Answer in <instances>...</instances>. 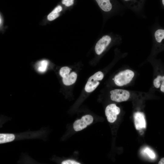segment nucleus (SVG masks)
Returning a JSON list of instances; mask_svg holds the SVG:
<instances>
[{
    "label": "nucleus",
    "mask_w": 164,
    "mask_h": 164,
    "mask_svg": "<svg viewBox=\"0 0 164 164\" xmlns=\"http://www.w3.org/2000/svg\"><path fill=\"white\" fill-rule=\"evenodd\" d=\"M111 100L118 102L127 101L129 98L130 93L127 90L122 89H115L110 91Z\"/></svg>",
    "instance_id": "4"
},
{
    "label": "nucleus",
    "mask_w": 164,
    "mask_h": 164,
    "mask_svg": "<svg viewBox=\"0 0 164 164\" xmlns=\"http://www.w3.org/2000/svg\"><path fill=\"white\" fill-rule=\"evenodd\" d=\"M62 10V8L60 5H58L48 15L47 18L48 20L52 21L54 20L60 15V13Z\"/></svg>",
    "instance_id": "11"
},
{
    "label": "nucleus",
    "mask_w": 164,
    "mask_h": 164,
    "mask_svg": "<svg viewBox=\"0 0 164 164\" xmlns=\"http://www.w3.org/2000/svg\"><path fill=\"white\" fill-rule=\"evenodd\" d=\"M134 123L136 129L140 130L146 128V122L144 114L141 112L135 113L134 115Z\"/></svg>",
    "instance_id": "8"
},
{
    "label": "nucleus",
    "mask_w": 164,
    "mask_h": 164,
    "mask_svg": "<svg viewBox=\"0 0 164 164\" xmlns=\"http://www.w3.org/2000/svg\"><path fill=\"white\" fill-rule=\"evenodd\" d=\"M162 0V4L164 6V0Z\"/></svg>",
    "instance_id": "22"
},
{
    "label": "nucleus",
    "mask_w": 164,
    "mask_h": 164,
    "mask_svg": "<svg viewBox=\"0 0 164 164\" xmlns=\"http://www.w3.org/2000/svg\"><path fill=\"white\" fill-rule=\"evenodd\" d=\"M153 41H158L164 39V29H158L152 32Z\"/></svg>",
    "instance_id": "13"
},
{
    "label": "nucleus",
    "mask_w": 164,
    "mask_h": 164,
    "mask_svg": "<svg viewBox=\"0 0 164 164\" xmlns=\"http://www.w3.org/2000/svg\"><path fill=\"white\" fill-rule=\"evenodd\" d=\"M145 153L147 154L149 157L153 159L155 157V155L153 151L148 148H146L144 150Z\"/></svg>",
    "instance_id": "16"
},
{
    "label": "nucleus",
    "mask_w": 164,
    "mask_h": 164,
    "mask_svg": "<svg viewBox=\"0 0 164 164\" xmlns=\"http://www.w3.org/2000/svg\"><path fill=\"white\" fill-rule=\"evenodd\" d=\"M159 164H164V158H162L158 163Z\"/></svg>",
    "instance_id": "19"
},
{
    "label": "nucleus",
    "mask_w": 164,
    "mask_h": 164,
    "mask_svg": "<svg viewBox=\"0 0 164 164\" xmlns=\"http://www.w3.org/2000/svg\"><path fill=\"white\" fill-rule=\"evenodd\" d=\"M71 69L67 66L62 67L59 70V74L62 78H64L68 75L71 72Z\"/></svg>",
    "instance_id": "15"
},
{
    "label": "nucleus",
    "mask_w": 164,
    "mask_h": 164,
    "mask_svg": "<svg viewBox=\"0 0 164 164\" xmlns=\"http://www.w3.org/2000/svg\"><path fill=\"white\" fill-rule=\"evenodd\" d=\"M135 0H124V1H126V2H134V1Z\"/></svg>",
    "instance_id": "21"
},
{
    "label": "nucleus",
    "mask_w": 164,
    "mask_h": 164,
    "mask_svg": "<svg viewBox=\"0 0 164 164\" xmlns=\"http://www.w3.org/2000/svg\"><path fill=\"white\" fill-rule=\"evenodd\" d=\"M93 121V118L92 116L89 114L85 115L83 116L81 119L75 121L73 124L74 129L76 131H81L91 124Z\"/></svg>",
    "instance_id": "5"
},
{
    "label": "nucleus",
    "mask_w": 164,
    "mask_h": 164,
    "mask_svg": "<svg viewBox=\"0 0 164 164\" xmlns=\"http://www.w3.org/2000/svg\"><path fill=\"white\" fill-rule=\"evenodd\" d=\"M121 38L119 35L111 34L103 36L95 44L94 50L96 53L98 55H101L113 42L121 40Z\"/></svg>",
    "instance_id": "1"
},
{
    "label": "nucleus",
    "mask_w": 164,
    "mask_h": 164,
    "mask_svg": "<svg viewBox=\"0 0 164 164\" xmlns=\"http://www.w3.org/2000/svg\"><path fill=\"white\" fill-rule=\"evenodd\" d=\"M153 85L155 88L164 93V75H158L153 80Z\"/></svg>",
    "instance_id": "9"
},
{
    "label": "nucleus",
    "mask_w": 164,
    "mask_h": 164,
    "mask_svg": "<svg viewBox=\"0 0 164 164\" xmlns=\"http://www.w3.org/2000/svg\"><path fill=\"white\" fill-rule=\"evenodd\" d=\"M15 138L13 134H0V143L2 144L9 142L13 141Z\"/></svg>",
    "instance_id": "14"
},
{
    "label": "nucleus",
    "mask_w": 164,
    "mask_h": 164,
    "mask_svg": "<svg viewBox=\"0 0 164 164\" xmlns=\"http://www.w3.org/2000/svg\"><path fill=\"white\" fill-rule=\"evenodd\" d=\"M49 64L48 61L43 60L39 61L36 65L38 71L40 73L45 72L47 70Z\"/></svg>",
    "instance_id": "12"
},
{
    "label": "nucleus",
    "mask_w": 164,
    "mask_h": 164,
    "mask_svg": "<svg viewBox=\"0 0 164 164\" xmlns=\"http://www.w3.org/2000/svg\"><path fill=\"white\" fill-rule=\"evenodd\" d=\"M104 77L103 73L101 71H98L91 76L85 85V91L87 93H91L94 91L99 85Z\"/></svg>",
    "instance_id": "3"
},
{
    "label": "nucleus",
    "mask_w": 164,
    "mask_h": 164,
    "mask_svg": "<svg viewBox=\"0 0 164 164\" xmlns=\"http://www.w3.org/2000/svg\"><path fill=\"white\" fill-rule=\"evenodd\" d=\"M135 75L134 72L130 70H123L114 77V81L116 85L122 86L127 84L132 80Z\"/></svg>",
    "instance_id": "2"
},
{
    "label": "nucleus",
    "mask_w": 164,
    "mask_h": 164,
    "mask_svg": "<svg viewBox=\"0 0 164 164\" xmlns=\"http://www.w3.org/2000/svg\"><path fill=\"white\" fill-rule=\"evenodd\" d=\"M120 111V108L115 104H112L108 105L105 110V114L108 121L110 123L115 121Z\"/></svg>",
    "instance_id": "6"
},
{
    "label": "nucleus",
    "mask_w": 164,
    "mask_h": 164,
    "mask_svg": "<svg viewBox=\"0 0 164 164\" xmlns=\"http://www.w3.org/2000/svg\"><path fill=\"white\" fill-rule=\"evenodd\" d=\"M77 77V74L75 72H71L66 77L62 78L63 83L65 85L67 86L71 85L75 82Z\"/></svg>",
    "instance_id": "10"
},
{
    "label": "nucleus",
    "mask_w": 164,
    "mask_h": 164,
    "mask_svg": "<svg viewBox=\"0 0 164 164\" xmlns=\"http://www.w3.org/2000/svg\"><path fill=\"white\" fill-rule=\"evenodd\" d=\"M100 8L106 16L114 15L113 8L110 0H95Z\"/></svg>",
    "instance_id": "7"
},
{
    "label": "nucleus",
    "mask_w": 164,
    "mask_h": 164,
    "mask_svg": "<svg viewBox=\"0 0 164 164\" xmlns=\"http://www.w3.org/2000/svg\"><path fill=\"white\" fill-rule=\"evenodd\" d=\"M2 17H1V16H0V25L1 26V25L2 24Z\"/></svg>",
    "instance_id": "20"
},
{
    "label": "nucleus",
    "mask_w": 164,
    "mask_h": 164,
    "mask_svg": "<svg viewBox=\"0 0 164 164\" xmlns=\"http://www.w3.org/2000/svg\"><path fill=\"white\" fill-rule=\"evenodd\" d=\"M62 164H80L79 162L75 161L68 160L64 161L61 163Z\"/></svg>",
    "instance_id": "18"
},
{
    "label": "nucleus",
    "mask_w": 164,
    "mask_h": 164,
    "mask_svg": "<svg viewBox=\"0 0 164 164\" xmlns=\"http://www.w3.org/2000/svg\"><path fill=\"white\" fill-rule=\"evenodd\" d=\"M62 3L67 7L72 5L74 3V0H62Z\"/></svg>",
    "instance_id": "17"
}]
</instances>
